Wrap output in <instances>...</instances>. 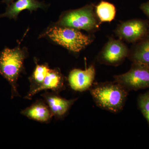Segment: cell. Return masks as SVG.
Wrapping results in <instances>:
<instances>
[{"label": "cell", "instance_id": "obj_1", "mask_svg": "<svg viewBox=\"0 0 149 149\" xmlns=\"http://www.w3.org/2000/svg\"><path fill=\"white\" fill-rule=\"evenodd\" d=\"M90 91L98 107L113 113L122 110L126 102L128 92L116 81L97 83L93 85Z\"/></svg>", "mask_w": 149, "mask_h": 149}, {"label": "cell", "instance_id": "obj_2", "mask_svg": "<svg viewBox=\"0 0 149 149\" xmlns=\"http://www.w3.org/2000/svg\"><path fill=\"white\" fill-rule=\"evenodd\" d=\"M26 54L22 49L6 48L0 55V75L11 86V97H20L17 91V80L22 71Z\"/></svg>", "mask_w": 149, "mask_h": 149}, {"label": "cell", "instance_id": "obj_3", "mask_svg": "<svg viewBox=\"0 0 149 149\" xmlns=\"http://www.w3.org/2000/svg\"><path fill=\"white\" fill-rule=\"evenodd\" d=\"M102 22L95 11V6L88 4L81 8L67 11L62 14L57 25L83 29L94 33L100 29Z\"/></svg>", "mask_w": 149, "mask_h": 149}, {"label": "cell", "instance_id": "obj_4", "mask_svg": "<svg viewBox=\"0 0 149 149\" xmlns=\"http://www.w3.org/2000/svg\"><path fill=\"white\" fill-rule=\"evenodd\" d=\"M47 34L55 42L74 53L80 52L94 40L93 36L84 35L78 29L69 27H53Z\"/></svg>", "mask_w": 149, "mask_h": 149}, {"label": "cell", "instance_id": "obj_5", "mask_svg": "<svg viewBox=\"0 0 149 149\" xmlns=\"http://www.w3.org/2000/svg\"><path fill=\"white\" fill-rule=\"evenodd\" d=\"M114 78L115 81L128 91L149 88V65L133 62L128 72Z\"/></svg>", "mask_w": 149, "mask_h": 149}, {"label": "cell", "instance_id": "obj_6", "mask_svg": "<svg viewBox=\"0 0 149 149\" xmlns=\"http://www.w3.org/2000/svg\"><path fill=\"white\" fill-rule=\"evenodd\" d=\"M114 32L120 40L134 44L149 34V21L141 19H133L121 22Z\"/></svg>", "mask_w": 149, "mask_h": 149}, {"label": "cell", "instance_id": "obj_7", "mask_svg": "<svg viewBox=\"0 0 149 149\" xmlns=\"http://www.w3.org/2000/svg\"><path fill=\"white\" fill-rule=\"evenodd\" d=\"M129 49L123 41L110 37L97 57L101 64L116 66L128 57Z\"/></svg>", "mask_w": 149, "mask_h": 149}, {"label": "cell", "instance_id": "obj_8", "mask_svg": "<svg viewBox=\"0 0 149 149\" xmlns=\"http://www.w3.org/2000/svg\"><path fill=\"white\" fill-rule=\"evenodd\" d=\"M95 74L94 65L85 70L73 69L68 75L70 86L72 90L78 92H84L89 90L93 86Z\"/></svg>", "mask_w": 149, "mask_h": 149}, {"label": "cell", "instance_id": "obj_9", "mask_svg": "<svg viewBox=\"0 0 149 149\" xmlns=\"http://www.w3.org/2000/svg\"><path fill=\"white\" fill-rule=\"evenodd\" d=\"M53 116L57 118H62L65 115L77 99L68 100L53 93H45L43 94Z\"/></svg>", "mask_w": 149, "mask_h": 149}, {"label": "cell", "instance_id": "obj_10", "mask_svg": "<svg viewBox=\"0 0 149 149\" xmlns=\"http://www.w3.org/2000/svg\"><path fill=\"white\" fill-rule=\"evenodd\" d=\"M64 88V78L58 69H51L48 72L42 84L30 95L25 96L24 98L31 100L33 96L40 91L51 90L59 92Z\"/></svg>", "mask_w": 149, "mask_h": 149}, {"label": "cell", "instance_id": "obj_11", "mask_svg": "<svg viewBox=\"0 0 149 149\" xmlns=\"http://www.w3.org/2000/svg\"><path fill=\"white\" fill-rule=\"evenodd\" d=\"M45 7L44 3L37 0H17L8 6L5 13L0 14V17L16 19L19 14L22 11L28 10L32 12Z\"/></svg>", "mask_w": 149, "mask_h": 149}, {"label": "cell", "instance_id": "obj_12", "mask_svg": "<svg viewBox=\"0 0 149 149\" xmlns=\"http://www.w3.org/2000/svg\"><path fill=\"white\" fill-rule=\"evenodd\" d=\"M21 113L29 119L42 123L49 122L53 116L47 104L41 100L23 110Z\"/></svg>", "mask_w": 149, "mask_h": 149}, {"label": "cell", "instance_id": "obj_13", "mask_svg": "<svg viewBox=\"0 0 149 149\" xmlns=\"http://www.w3.org/2000/svg\"><path fill=\"white\" fill-rule=\"evenodd\" d=\"M128 58L132 62L149 65V34L143 39L133 44L129 49Z\"/></svg>", "mask_w": 149, "mask_h": 149}, {"label": "cell", "instance_id": "obj_14", "mask_svg": "<svg viewBox=\"0 0 149 149\" xmlns=\"http://www.w3.org/2000/svg\"><path fill=\"white\" fill-rule=\"evenodd\" d=\"M95 11L101 22H110L115 18L116 10L113 4L102 1L95 6Z\"/></svg>", "mask_w": 149, "mask_h": 149}, {"label": "cell", "instance_id": "obj_15", "mask_svg": "<svg viewBox=\"0 0 149 149\" xmlns=\"http://www.w3.org/2000/svg\"><path fill=\"white\" fill-rule=\"evenodd\" d=\"M50 70L47 65L37 64L33 74L29 79L30 90L27 95H30L41 86Z\"/></svg>", "mask_w": 149, "mask_h": 149}, {"label": "cell", "instance_id": "obj_16", "mask_svg": "<svg viewBox=\"0 0 149 149\" xmlns=\"http://www.w3.org/2000/svg\"><path fill=\"white\" fill-rule=\"evenodd\" d=\"M138 105L149 126V91L139 96Z\"/></svg>", "mask_w": 149, "mask_h": 149}, {"label": "cell", "instance_id": "obj_17", "mask_svg": "<svg viewBox=\"0 0 149 149\" xmlns=\"http://www.w3.org/2000/svg\"><path fill=\"white\" fill-rule=\"evenodd\" d=\"M140 8L146 15L149 20V1L141 4Z\"/></svg>", "mask_w": 149, "mask_h": 149}, {"label": "cell", "instance_id": "obj_18", "mask_svg": "<svg viewBox=\"0 0 149 149\" xmlns=\"http://www.w3.org/2000/svg\"><path fill=\"white\" fill-rule=\"evenodd\" d=\"M13 1L14 0H3L2 2L8 6L13 2Z\"/></svg>", "mask_w": 149, "mask_h": 149}]
</instances>
